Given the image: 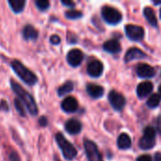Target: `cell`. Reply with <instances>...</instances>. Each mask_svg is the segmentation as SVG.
Here are the masks:
<instances>
[{
	"instance_id": "14",
	"label": "cell",
	"mask_w": 161,
	"mask_h": 161,
	"mask_svg": "<svg viewBox=\"0 0 161 161\" xmlns=\"http://www.w3.org/2000/svg\"><path fill=\"white\" fill-rule=\"evenodd\" d=\"M82 129L81 123L76 119H70L65 123V130L70 135H77Z\"/></svg>"
},
{
	"instance_id": "28",
	"label": "cell",
	"mask_w": 161,
	"mask_h": 161,
	"mask_svg": "<svg viewBox=\"0 0 161 161\" xmlns=\"http://www.w3.org/2000/svg\"><path fill=\"white\" fill-rule=\"evenodd\" d=\"M0 110L5 111V112H8L9 110V107H8V104L7 101L1 100V102H0Z\"/></svg>"
},
{
	"instance_id": "24",
	"label": "cell",
	"mask_w": 161,
	"mask_h": 161,
	"mask_svg": "<svg viewBox=\"0 0 161 161\" xmlns=\"http://www.w3.org/2000/svg\"><path fill=\"white\" fill-rule=\"evenodd\" d=\"M14 107L16 108V110L18 111V113L22 116V117H25L26 116V112H25V105L22 103V101L19 98H15L14 101Z\"/></svg>"
},
{
	"instance_id": "13",
	"label": "cell",
	"mask_w": 161,
	"mask_h": 161,
	"mask_svg": "<svg viewBox=\"0 0 161 161\" xmlns=\"http://www.w3.org/2000/svg\"><path fill=\"white\" fill-rule=\"evenodd\" d=\"M137 74L142 78H150L156 75V71L152 66L145 63H142L139 64L137 67Z\"/></svg>"
},
{
	"instance_id": "36",
	"label": "cell",
	"mask_w": 161,
	"mask_h": 161,
	"mask_svg": "<svg viewBox=\"0 0 161 161\" xmlns=\"http://www.w3.org/2000/svg\"><path fill=\"white\" fill-rule=\"evenodd\" d=\"M159 14H160V18H161V9H160V11H159Z\"/></svg>"
},
{
	"instance_id": "10",
	"label": "cell",
	"mask_w": 161,
	"mask_h": 161,
	"mask_svg": "<svg viewBox=\"0 0 161 161\" xmlns=\"http://www.w3.org/2000/svg\"><path fill=\"white\" fill-rule=\"evenodd\" d=\"M104 66L103 63L100 60L94 59L92 60L87 67V73L90 76L92 77H98L103 74Z\"/></svg>"
},
{
	"instance_id": "9",
	"label": "cell",
	"mask_w": 161,
	"mask_h": 161,
	"mask_svg": "<svg viewBox=\"0 0 161 161\" xmlns=\"http://www.w3.org/2000/svg\"><path fill=\"white\" fill-rule=\"evenodd\" d=\"M84 58L83 52L79 49H72L68 52L66 59L69 65L72 67H77L81 64L82 60Z\"/></svg>"
},
{
	"instance_id": "1",
	"label": "cell",
	"mask_w": 161,
	"mask_h": 161,
	"mask_svg": "<svg viewBox=\"0 0 161 161\" xmlns=\"http://www.w3.org/2000/svg\"><path fill=\"white\" fill-rule=\"evenodd\" d=\"M10 88L12 92L17 95V98H19L25 105L28 113L31 116H37L39 113V108L33 96L29 92H27L20 84L12 79H10Z\"/></svg>"
},
{
	"instance_id": "18",
	"label": "cell",
	"mask_w": 161,
	"mask_h": 161,
	"mask_svg": "<svg viewBox=\"0 0 161 161\" xmlns=\"http://www.w3.org/2000/svg\"><path fill=\"white\" fill-rule=\"evenodd\" d=\"M103 48L105 51L110 54H116L121 51V45L117 40H109L106 42L103 45Z\"/></svg>"
},
{
	"instance_id": "20",
	"label": "cell",
	"mask_w": 161,
	"mask_h": 161,
	"mask_svg": "<svg viewBox=\"0 0 161 161\" xmlns=\"http://www.w3.org/2000/svg\"><path fill=\"white\" fill-rule=\"evenodd\" d=\"M117 144H118V147L120 149L126 150V149H129L131 147L132 141L126 133H123L119 136L118 141H117Z\"/></svg>"
},
{
	"instance_id": "6",
	"label": "cell",
	"mask_w": 161,
	"mask_h": 161,
	"mask_svg": "<svg viewBox=\"0 0 161 161\" xmlns=\"http://www.w3.org/2000/svg\"><path fill=\"white\" fill-rule=\"evenodd\" d=\"M84 148L86 152V156L88 161H103V158L101 153L98 150V147L96 144L90 141V140H85L84 141Z\"/></svg>"
},
{
	"instance_id": "35",
	"label": "cell",
	"mask_w": 161,
	"mask_h": 161,
	"mask_svg": "<svg viewBox=\"0 0 161 161\" xmlns=\"http://www.w3.org/2000/svg\"><path fill=\"white\" fill-rule=\"evenodd\" d=\"M158 92H159V94H160V97H161V85L158 87Z\"/></svg>"
},
{
	"instance_id": "26",
	"label": "cell",
	"mask_w": 161,
	"mask_h": 161,
	"mask_svg": "<svg viewBox=\"0 0 161 161\" xmlns=\"http://www.w3.org/2000/svg\"><path fill=\"white\" fill-rule=\"evenodd\" d=\"M65 17L71 20H76L82 17V12L76 9H70L65 12Z\"/></svg>"
},
{
	"instance_id": "34",
	"label": "cell",
	"mask_w": 161,
	"mask_h": 161,
	"mask_svg": "<svg viewBox=\"0 0 161 161\" xmlns=\"http://www.w3.org/2000/svg\"><path fill=\"white\" fill-rule=\"evenodd\" d=\"M154 4L155 5H159V4H161V1H154Z\"/></svg>"
},
{
	"instance_id": "4",
	"label": "cell",
	"mask_w": 161,
	"mask_h": 161,
	"mask_svg": "<svg viewBox=\"0 0 161 161\" xmlns=\"http://www.w3.org/2000/svg\"><path fill=\"white\" fill-rule=\"evenodd\" d=\"M101 12L103 19L109 25H117L122 21V13L113 7L105 6L103 7Z\"/></svg>"
},
{
	"instance_id": "31",
	"label": "cell",
	"mask_w": 161,
	"mask_h": 161,
	"mask_svg": "<svg viewBox=\"0 0 161 161\" xmlns=\"http://www.w3.org/2000/svg\"><path fill=\"white\" fill-rule=\"evenodd\" d=\"M137 161H153L152 160V158L149 156V155H142V156H140Z\"/></svg>"
},
{
	"instance_id": "29",
	"label": "cell",
	"mask_w": 161,
	"mask_h": 161,
	"mask_svg": "<svg viewBox=\"0 0 161 161\" xmlns=\"http://www.w3.org/2000/svg\"><path fill=\"white\" fill-rule=\"evenodd\" d=\"M8 158H9V161H21L19 155H18L15 151H12V152L9 154Z\"/></svg>"
},
{
	"instance_id": "2",
	"label": "cell",
	"mask_w": 161,
	"mask_h": 161,
	"mask_svg": "<svg viewBox=\"0 0 161 161\" xmlns=\"http://www.w3.org/2000/svg\"><path fill=\"white\" fill-rule=\"evenodd\" d=\"M10 66L12 71L25 84L28 86H35L38 83V76L18 59H13L10 63Z\"/></svg>"
},
{
	"instance_id": "33",
	"label": "cell",
	"mask_w": 161,
	"mask_h": 161,
	"mask_svg": "<svg viewBox=\"0 0 161 161\" xmlns=\"http://www.w3.org/2000/svg\"><path fill=\"white\" fill-rule=\"evenodd\" d=\"M158 130H159V132L161 133V121L160 120L158 121Z\"/></svg>"
},
{
	"instance_id": "16",
	"label": "cell",
	"mask_w": 161,
	"mask_h": 161,
	"mask_svg": "<svg viewBox=\"0 0 161 161\" xmlns=\"http://www.w3.org/2000/svg\"><path fill=\"white\" fill-rule=\"evenodd\" d=\"M145 57H146V55L142 50H140L138 48H131L126 52V54L125 56V62H129L134 59L144 58Z\"/></svg>"
},
{
	"instance_id": "12",
	"label": "cell",
	"mask_w": 161,
	"mask_h": 161,
	"mask_svg": "<svg viewBox=\"0 0 161 161\" xmlns=\"http://www.w3.org/2000/svg\"><path fill=\"white\" fill-rule=\"evenodd\" d=\"M22 36L25 41L35 42L39 38V31L32 25H25L22 30Z\"/></svg>"
},
{
	"instance_id": "3",
	"label": "cell",
	"mask_w": 161,
	"mask_h": 161,
	"mask_svg": "<svg viewBox=\"0 0 161 161\" xmlns=\"http://www.w3.org/2000/svg\"><path fill=\"white\" fill-rule=\"evenodd\" d=\"M55 139L58 148L61 150L64 158L67 160H73L77 155V151L75 147L61 133H57Z\"/></svg>"
},
{
	"instance_id": "19",
	"label": "cell",
	"mask_w": 161,
	"mask_h": 161,
	"mask_svg": "<svg viewBox=\"0 0 161 161\" xmlns=\"http://www.w3.org/2000/svg\"><path fill=\"white\" fill-rule=\"evenodd\" d=\"M8 4L14 13L19 14L24 11L26 2L25 0H8Z\"/></svg>"
},
{
	"instance_id": "21",
	"label": "cell",
	"mask_w": 161,
	"mask_h": 161,
	"mask_svg": "<svg viewBox=\"0 0 161 161\" xmlns=\"http://www.w3.org/2000/svg\"><path fill=\"white\" fill-rule=\"evenodd\" d=\"M143 14L144 17L146 18V20L149 22V24L153 26H157L158 25V19L156 16V13L154 11V9L150 7H146L143 9Z\"/></svg>"
},
{
	"instance_id": "7",
	"label": "cell",
	"mask_w": 161,
	"mask_h": 161,
	"mask_svg": "<svg viewBox=\"0 0 161 161\" xmlns=\"http://www.w3.org/2000/svg\"><path fill=\"white\" fill-rule=\"evenodd\" d=\"M125 34L132 41H141L144 37V30L142 26L135 25H127L125 26Z\"/></svg>"
},
{
	"instance_id": "8",
	"label": "cell",
	"mask_w": 161,
	"mask_h": 161,
	"mask_svg": "<svg viewBox=\"0 0 161 161\" xmlns=\"http://www.w3.org/2000/svg\"><path fill=\"white\" fill-rule=\"evenodd\" d=\"M108 101L115 110H121L125 105V98L118 92L111 91L108 94Z\"/></svg>"
},
{
	"instance_id": "23",
	"label": "cell",
	"mask_w": 161,
	"mask_h": 161,
	"mask_svg": "<svg viewBox=\"0 0 161 161\" xmlns=\"http://www.w3.org/2000/svg\"><path fill=\"white\" fill-rule=\"evenodd\" d=\"M160 101H161L160 95H159V94L155 93V94L151 95V96H150V98L147 100V106H148L150 108H157V107L159 105Z\"/></svg>"
},
{
	"instance_id": "17",
	"label": "cell",
	"mask_w": 161,
	"mask_h": 161,
	"mask_svg": "<svg viewBox=\"0 0 161 161\" xmlns=\"http://www.w3.org/2000/svg\"><path fill=\"white\" fill-rule=\"evenodd\" d=\"M87 92L88 94L93 98V99H98L104 94V89L103 87L95 84H88L87 85Z\"/></svg>"
},
{
	"instance_id": "15",
	"label": "cell",
	"mask_w": 161,
	"mask_h": 161,
	"mask_svg": "<svg viewBox=\"0 0 161 161\" xmlns=\"http://www.w3.org/2000/svg\"><path fill=\"white\" fill-rule=\"evenodd\" d=\"M153 91V84L149 81H144L137 87V94L140 98H144Z\"/></svg>"
},
{
	"instance_id": "22",
	"label": "cell",
	"mask_w": 161,
	"mask_h": 161,
	"mask_svg": "<svg viewBox=\"0 0 161 161\" xmlns=\"http://www.w3.org/2000/svg\"><path fill=\"white\" fill-rule=\"evenodd\" d=\"M73 90H74V83L72 81H66L63 85H61L58 89V95L59 97H62L73 92Z\"/></svg>"
},
{
	"instance_id": "30",
	"label": "cell",
	"mask_w": 161,
	"mask_h": 161,
	"mask_svg": "<svg viewBox=\"0 0 161 161\" xmlns=\"http://www.w3.org/2000/svg\"><path fill=\"white\" fill-rule=\"evenodd\" d=\"M39 125L42 127H45L47 125H48V120L45 116H42L40 119H39Z\"/></svg>"
},
{
	"instance_id": "32",
	"label": "cell",
	"mask_w": 161,
	"mask_h": 161,
	"mask_svg": "<svg viewBox=\"0 0 161 161\" xmlns=\"http://www.w3.org/2000/svg\"><path fill=\"white\" fill-rule=\"evenodd\" d=\"M61 4L64 5V6H66V7H68V8H73L75 5L73 1H65V0H62L61 1Z\"/></svg>"
},
{
	"instance_id": "25",
	"label": "cell",
	"mask_w": 161,
	"mask_h": 161,
	"mask_svg": "<svg viewBox=\"0 0 161 161\" xmlns=\"http://www.w3.org/2000/svg\"><path fill=\"white\" fill-rule=\"evenodd\" d=\"M35 6L40 11H46L50 8V2L47 0H36Z\"/></svg>"
},
{
	"instance_id": "27",
	"label": "cell",
	"mask_w": 161,
	"mask_h": 161,
	"mask_svg": "<svg viewBox=\"0 0 161 161\" xmlns=\"http://www.w3.org/2000/svg\"><path fill=\"white\" fill-rule=\"evenodd\" d=\"M49 41H50V42H51L52 44H54V45H58V44L60 43V38H59L58 35H52V36L50 37Z\"/></svg>"
},
{
	"instance_id": "5",
	"label": "cell",
	"mask_w": 161,
	"mask_h": 161,
	"mask_svg": "<svg viewBox=\"0 0 161 161\" xmlns=\"http://www.w3.org/2000/svg\"><path fill=\"white\" fill-rule=\"evenodd\" d=\"M156 144V130L152 126H148L143 131V137L140 140L139 145L143 150L151 149Z\"/></svg>"
},
{
	"instance_id": "11",
	"label": "cell",
	"mask_w": 161,
	"mask_h": 161,
	"mask_svg": "<svg viewBox=\"0 0 161 161\" xmlns=\"http://www.w3.org/2000/svg\"><path fill=\"white\" fill-rule=\"evenodd\" d=\"M78 108V102L73 96H68L64 98L61 102V109L66 113H74Z\"/></svg>"
}]
</instances>
